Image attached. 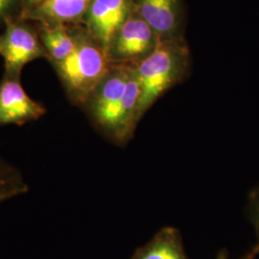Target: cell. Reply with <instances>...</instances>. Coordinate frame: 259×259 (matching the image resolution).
I'll list each match as a JSON object with an SVG mask.
<instances>
[{
	"label": "cell",
	"instance_id": "6da1fadb",
	"mask_svg": "<svg viewBox=\"0 0 259 259\" xmlns=\"http://www.w3.org/2000/svg\"><path fill=\"white\" fill-rule=\"evenodd\" d=\"M140 88L135 65L112 64L81 107L95 130L117 146L133 139L139 117Z\"/></svg>",
	"mask_w": 259,
	"mask_h": 259
},
{
	"label": "cell",
	"instance_id": "7a4b0ae2",
	"mask_svg": "<svg viewBox=\"0 0 259 259\" xmlns=\"http://www.w3.org/2000/svg\"><path fill=\"white\" fill-rule=\"evenodd\" d=\"M71 28L74 51L63 63L52 66L68 100L81 108L110 71L112 64L107 52L83 24L71 25Z\"/></svg>",
	"mask_w": 259,
	"mask_h": 259
},
{
	"label": "cell",
	"instance_id": "3957f363",
	"mask_svg": "<svg viewBox=\"0 0 259 259\" xmlns=\"http://www.w3.org/2000/svg\"><path fill=\"white\" fill-rule=\"evenodd\" d=\"M140 88V119L168 90L185 80L189 69V53L182 37L159 40L146 58L136 64Z\"/></svg>",
	"mask_w": 259,
	"mask_h": 259
},
{
	"label": "cell",
	"instance_id": "277c9868",
	"mask_svg": "<svg viewBox=\"0 0 259 259\" xmlns=\"http://www.w3.org/2000/svg\"><path fill=\"white\" fill-rule=\"evenodd\" d=\"M0 35V56L4 61V75L20 78L24 66L47 54L37 28L25 19H12L5 23Z\"/></svg>",
	"mask_w": 259,
	"mask_h": 259
},
{
	"label": "cell",
	"instance_id": "5b68a950",
	"mask_svg": "<svg viewBox=\"0 0 259 259\" xmlns=\"http://www.w3.org/2000/svg\"><path fill=\"white\" fill-rule=\"evenodd\" d=\"M159 40L153 29L133 10L112 38L108 56L111 64L136 65L154 51Z\"/></svg>",
	"mask_w": 259,
	"mask_h": 259
},
{
	"label": "cell",
	"instance_id": "8992f818",
	"mask_svg": "<svg viewBox=\"0 0 259 259\" xmlns=\"http://www.w3.org/2000/svg\"><path fill=\"white\" fill-rule=\"evenodd\" d=\"M133 10V0H92L82 24L108 54L112 38Z\"/></svg>",
	"mask_w": 259,
	"mask_h": 259
},
{
	"label": "cell",
	"instance_id": "52a82bcc",
	"mask_svg": "<svg viewBox=\"0 0 259 259\" xmlns=\"http://www.w3.org/2000/svg\"><path fill=\"white\" fill-rule=\"evenodd\" d=\"M47 108L28 95L20 78L3 76L0 82V127L22 126L47 114Z\"/></svg>",
	"mask_w": 259,
	"mask_h": 259
},
{
	"label": "cell",
	"instance_id": "ba28073f",
	"mask_svg": "<svg viewBox=\"0 0 259 259\" xmlns=\"http://www.w3.org/2000/svg\"><path fill=\"white\" fill-rule=\"evenodd\" d=\"M135 12L145 20L160 40L181 37V0H133Z\"/></svg>",
	"mask_w": 259,
	"mask_h": 259
},
{
	"label": "cell",
	"instance_id": "9c48e42d",
	"mask_svg": "<svg viewBox=\"0 0 259 259\" xmlns=\"http://www.w3.org/2000/svg\"><path fill=\"white\" fill-rule=\"evenodd\" d=\"M92 0H47L22 19L45 25L83 23Z\"/></svg>",
	"mask_w": 259,
	"mask_h": 259
},
{
	"label": "cell",
	"instance_id": "30bf717a",
	"mask_svg": "<svg viewBox=\"0 0 259 259\" xmlns=\"http://www.w3.org/2000/svg\"><path fill=\"white\" fill-rule=\"evenodd\" d=\"M131 259H189L185 253L180 232L165 227L144 246L139 247Z\"/></svg>",
	"mask_w": 259,
	"mask_h": 259
},
{
	"label": "cell",
	"instance_id": "8fae6325",
	"mask_svg": "<svg viewBox=\"0 0 259 259\" xmlns=\"http://www.w3.org/2000/svg\"><path fill=\"white\" fill-rule=\"evenodd\" d=\"M37 31L51 65L63 63L73 53L75 37L71 25L38 24Z\"/></svg>",
	"mask_w": 259,
	"mask_h": 259
},
{
	"label": "cell",
	"instance_id": "7c38bea8",
	"mask_svg": "<svg viewBox=\"0 0 259 259\" xmlns=\"http://www.w3.org/2000/svg\"><path fill=\"white\" fill-rule=\"evenodd\" d=\"M28 191L29 185L21 171L0 157V204Z\"/></svg>",
	"mask_w": 259,
	"mask_h": 259
},
{
	"label": "cell",
	"instance_id": "4fadbf2b",
	"mask_svg": "<svg viewBox=\"0 0 259 259\" xmlns=\"http://www.w3.org/2000/svg\"><path fill=\"white\" fill-rule=\"evenodd\" d=\"M22 0H0V25L20 18Z\"/></svg>",
	"mask_w": 259,
	"mask_h": 259
},
{
	"label": "cell",
	"instance_id": "5bb4252c",
	"mask_svg": "<svg viewBox=\"0 0 259 259\" xmlns=\"http://www.w3.org/2000/svg\"><path fill=\"white\" fill-rule=\"evenodd\" d=\"M249 212H250V220L254 226L256 235L258 238L259 245V187L254 189L250 195L249 202Z\"/></svg>",
	"mask_w": 259,
	"mask_h": 259
},
{
	"label": "cell",
	"instance_id": "9a60e30c",
	"mask_svg": "<svg viewBox=\"0 0 259 259\" xmlns=\"http://www.w3.org/2000/svg\"><path fill=\"white\" fill-rule=\"evenodd\" d=\"M258 254L259 245L258 244H256L248 253H246L243 257H241V258L239 259H255ZM216 259H230L229 258V253H228L227 250L223 249V250H220V251L218 252V254H217Z\"/></svg>",
	"mask_w": 259,
	"mask_h": 259
},
{
	"label": "cell",
	"instance_id": "2e32d148",
	"mask_svg": "<svg viewBox=\"0 0 259 259\" xmlns=\"http://www.w3.org/2000/svg\"><path fill=\"white\" fill-rule=\"evenodd\" d=\"M46 1L47 0H22V10H21V15L19 19H22L25 15H27L28 13L36 9Z\"/></svg>",
	"mask_w": 259,
	"mask_h": 259
}]
</instances>
